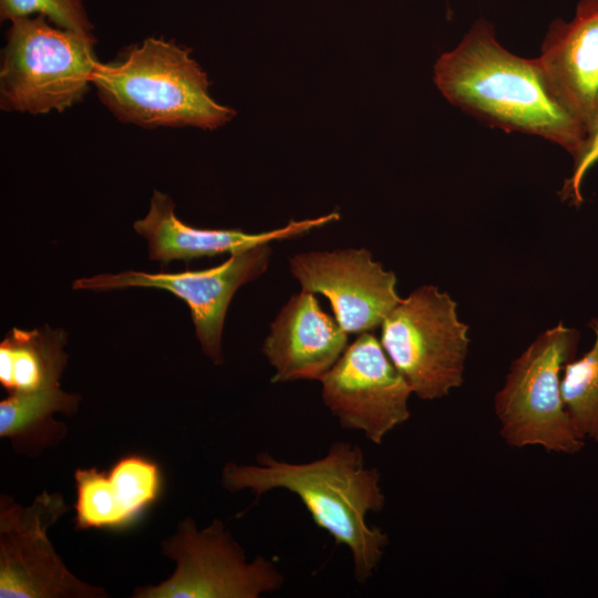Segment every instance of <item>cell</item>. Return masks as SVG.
I'll use <instances>...</instances> for the list:
<instances>
[{"mask_svg":"<svg viewBox=\"0 0 598 598\" xmlns=\"http://www.w3.org/2000/svg\"><path fill=\"white\" fill-rule=\"evenodd\" d=\"M380 481L379 470L365 465L361 447L347 441L333 442L311 462L291 463L261 452L255 464L228 462L220 474L225 489H247L256 501L275 489L295 494L313 523L348 548L361 585L374 575L389 544L388 535L367 522L369 513L384 507Z\"/></svg>","mask_w":598,"mask_h":598,"instance_id":"1","label":"cell"},{"mask_svg":"<svg viewBox=\"0 0 598 598\" xmlns=\"http://www.w3.org/2000/svg\"><path fill=\"white\" fill-rule=\"evenodd\" d=\"M434 83L454 106L505 132L539 136L566 150L574 164L588 136L550 93L537 59L503 48L478 19L458 45L434 64Z\"/></svg>","mask_w":598,"mask_h":598,"instance_id":"2","label":"cell"},{"mask_svg":"<svg viewBox=\"0 0 598 598\" xmlns=\"http://www.w3.org/2000/svg\"><path fill=\"white\" fill-rule=\"evenodd\" d=\"M175 41L148 37L110 63H96L92 85L121 122L144 128L216 130L236 111L209 94L206 72Z\"/></svg>","mask_w":598,"mask_h":598,"instance_id":"3","label":"cell"},{"mask_svg":"<svg viewBox=\"0 0 598 598\" xmlns=\"http://www.w3.org/2000/svg\"><path fill=\"white\" fill-rule=\"evenodd\" d=\"M94 33L53 24L44 16L10 22L0 63V106L41 115L81 102L99 60Z\"/></svg>","mask_w":598,"mask_h":598,"instance_id":"4","label":"cell"},{"mask_svg":"<svg viewBox=\"0 0 598 598\" xmlns=\"http://www.w3.org/2000/svg\"><path fill=\"white\" fill-rule=\"evenodd\" d=\"M578 342L579 332L559 322L512 362L494 396L499 433L509 446L542 445L568 454L582 448L585 441L573 429L560 390V372L573 360Z\"/></svg>","mask_w":598,"mask_h":598,"instance_id":"5","label":"cell"},{"mask_svg":"<svg viewBox=\"0 0 598 598\" xmlns=\"http://www.w3.org/2000/svg\"><path fill=\"white\" fill-rule=\"evenodd\" d=\"M447 292L426 285L413 290L381 324V344L412 392L422 400L446 396L463 382L468 326Z\"/></svg>","mask_w":598,"mask_h":598,"instance_id":"6","label":"cell"},{"mask_svg":"<svg viewBox=\"0 0 598 598\" xmlns=\"http://www.w3.org/2000/svg\"><path fill=\"white\" fill-rule=\"evenodd\" d=\"M162 555L174 573L157 585L138 586L134 598H258L278 591L285 577L262 556L248 561L244 548L220 519L198 529L187 517L162 542Z\"/></svg>","mask_w":598,"mask_h":598,"instance_id":"7","label":"cell"},{"mask_svg":"<svg viewBox=\"0 0 598 598\" xmlns=\"http://www.w3.org/2000/svg\"><path fill=\"white\" fill-rule=\"evenodd\" d=\"M70 507L60 493L43 491L22 506L0 497V598H105L79 579L54 549L48 529Z\"/></svg>","mask_w":598,"mask_h":598,"instance_id":"8","label":"cell"},{"mask_svg":"<svg viewBox=\"0 0 598 598\" xmlns=\"http://www.w3.org/2000/svg\"><path fill=\"white\" fill-rule=\"evenodd\" d=\"M320 382L322 401L340 426L361 431L374 444L410 417L411 386L371 331L348 344Z\"/></svg>","mask_w":598,"mask_h":598,"instance_id":"9","label":"cell"},{"mask_svg":"<svg viewBox=\"0 0 598 598\" xmlns=\"http://www.w3.org/2000/svg\"><path fill=\"white\" fill-rule=\"evenodd\" d=\"M270 243L229 255L220 265L204 270L144 272L125 270L73 281L74 290L110 291L133 287L169 291L186 302L204 354L223 363L221 337L229 303L236 291L259 278L268 268Z\"/></svg>","mask_w":598,"mask_h":598,"instance_id":"10","label":"cell"},{"mask_svg":"<svg viewBox=\"0 0 598 598\" xmlns=\"http://www.w3.org/2000/svg\"><path fill=\"white\" fill-rule=\"evenodd\" d=\"M289 268L301 290L328 298L348 334L381 327L402 299L395 274L373 260L365 248L296 254L289 258Z\"/></svg>","mask_w":598,"mask_h":598,"instance_id":"11","label":"cell"},{"mask_svg":"<svg viewBox=\"0 0 598 598\" xmlns=\"http://www.w3.org/2000/svg\"><path fill=\"white\" fill-rule=\"evenodd\" d=\"M536 59L550 93L589 141L598 133V0H580L569 21L554 20Z\"/></svg>","mask_w":598,"mask_h":598,"instance_id":"12","label":"cell"},{"mask_svg":"<svg viewBox=\"0 0 598 598\" xmlns=\"http://www.w3.org/2000/svg\"><path fill=\"white\" fill-rule=\"evenodd\" d=\"M348 346V333L320 307L313 292L292 295L270 323L261 351L275 369L272 383L318 380Z\"/></svg>","mask_w":598,"mask_h":598,"instance_id":"13","label":"cell"},{"mask_svg":"<svg viewBox=\"0 0 598 598\" xmlns=\"http://www.w3.org/2000/svg\"><path fill=\"white\" fill-rule=\"evenodd\" d=\"M340 218L333 212L317 218L293 220L265 233L241 229H205L183 223L175 214V204L165 193L153 192L145 217L134 223V230L147 243L148 257L163 265L172 260H193L220 254H235L277 240L296 238Z\"/></svg>","mask_w":598,"mask_h":598,"instance_id":"14","label":"cell"},{"mask_svg":"<svg viewBox=\"0 0 598 598\" xmlns=\"http://www.w3.org/2000/svg\"><path fill=\"white\" fill-rule=\"evenodd\" d=\"M78 530L122 528L133 523L158 497V465L137 454L117 460L109 471L96 467L74 472Z\"/></svg>","mask_w":598,"mask_h":598,"instance_id":"15","label":"cell"},{"mask_svg":"<svg viewBox=\"0 0 598 598\" xmlns=\"http://www.w3.org/2000/svg\"><path fill=\"white\" fill-rule=\"evenodd\" d=\"M66 341L68 334L61 328H12L0 342L1 385L9 394L60 385L68 362Z\"/></svg>","mask_w":598,"mask_h":598,"instance_id":"16","label":"cell"},{"mask_svg":"<svg viewBox=\"0 0 598 598\" xmlns=\"http://www.w3.org/2000/svg\"><path fill=\"white\" fill-rule=\"evenodd\" d=\"M80 400L79 394L68 393L60 385L10 393L0 402V437L9 439L16 453L37 456L66 435L65 424L54 420L53 415L72 416Z\"/></svg>","mask_w":598,"mask_h":598,"instance_id":"17","label":"cell"},{"mask_svg":"<svg viewBox=\"0 0 598 598\" xmlns=\"http://www.w3.org/2000/svg\"><path fill=\"white\" fill-rule=\"evenodd\" d=\"M589 326L595 343L584 357L564 367L560 390L576 435L598 442V318Z\"/></svg>","mask_w":598,"mask_h":598,"instance_id":"18","label":"cell"},{"mask_svg":"<svg viewBox=\"0 0 598 598\" xmlns=\"http://www.w3.org/2000/svg\"><path fill=\"white\" fill-rule=\"evenodd\" d=\"M44 16L53 24L82 33H93L94 27L85 0H0L1 21Z\"/></svg>","mask_w":598,"mask_h":598,"instance_id":"19","label":"cell"},{"mask_svg":"<svg viewBox=\"0 0 598 598\" xmlns=\"http://www.w3.org/2000/svg\"><path fill=\"white\" fill-rule=\"evenodd\" d=\"M598 162V133L591 137L586 146L582 156L574 164V172L560 190L563 200H570L578 206L582 203L580 192L581 182L586 173Z\"/></svg>","mask_w":598,"mask_h":598,"instance_id":"20","label":"cell"}]
</instances>
